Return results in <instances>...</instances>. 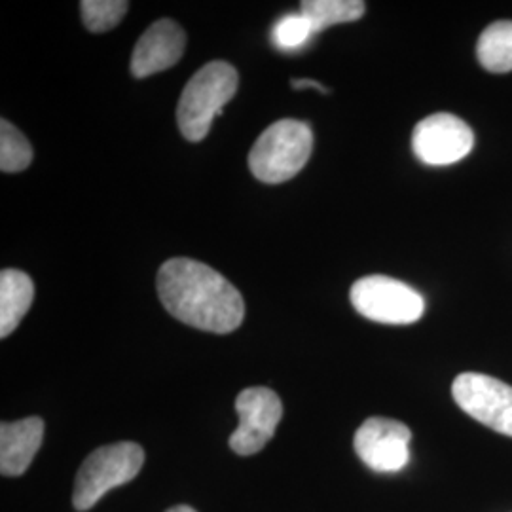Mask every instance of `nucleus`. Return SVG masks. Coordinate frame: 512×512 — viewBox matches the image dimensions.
Returning <instances> with one entry per match:
<instances>
[{
  "mask_svg": "<svg viewBox=\"0 0 512 512\" xmlns=\"http://www.w3.org/2000/svg\"><path fill=\"white\" fill-rule=\"evenodd\" d=\"M291 86H293V90H317V92L323 93V95L330 93L327 86H323V84H319L315 80H310V78H298V80L294 78V80H291Z\"/></svg>",
  "mask_w": 512,
  "mask_h": 512,
  "instance_id": "nucleus-18",
  "label": "nucleus"
},
{
  "mask_svg": "<svg viewBox=\"0 0 512 512\" xmlns=\"http://www.w3.org/2000/svg\"><path fill=\"white\" fill-rule=\"evenodd\" d=\"M145 465V450L137 442H116L97 448L84 459L74 482L76 511H90L103 495L131 482Z\"/></svg>",
  "mask_w": 512,
  "mask_h": 512,
  "instance_id": "nucleus-4",
  "label": "nucleus"
},
{
  "mask_svg": "<svg viewBox=\"0 0 512 512\" xmlns=\"http://www.w3.org/2000/svg\"><path fill=\"white\" fill-rule=\"evenodd\" d=\"M313 35L315 33L311 29L310 21L304 18L300 12L279 19L274 27V33H272L275 44L281 50H289V52L302 48Z\"/></svg>",
  "mask_w": 512,
  "mask_h": 512,
  "instance_id": "nucleus-17",
  "label": "nucleus"
},
{
  "mask_svg": "<svg viewBox=\"0 0 512 512\" xmlns=\"http://www.w3.org/2000/svg\"><path fill=\"white\" fill-rule=\"evenodd\" d=\"M44 437V421L33 416L25 420L4 421L0 425V473L21 476L37 456Z\"/></svg>",
  "mask_w": 512,
  "mask_h": 512,
  "instance_id": "nucleus-11",
  "label": "nucleus"
},
{
  "mask_svg": "<svg viewBox=\"0 0 512 512\" xmlns=\"http://www.w3.org/2000/svg\"><path fill=\"white\" fill-rule=\"evenodd\" d=\"M186 48L183 27L173 19L154 21L143 37L139 38L133 57L131 74L135 78H147L162 73L179 63Z\"/></svg>",
  "mask_w": 512,
  "mask_h": 512,
  "instance_id": "nucleus-10",
  "label": "nucleus"
},
{
  "mask_svg": "<svg viewBox=\"0 0 512 512\" xmlns=\"http://www.w3.org/2000/svg\"><path fill=\"white\" fill-rule=\"evenodd\" d=\"M165 512H196L192 507H186V505H177V507H173V509H169V511Z\"/></svg>",
  "mask_w": 512,
  "mask_h": 512,
  "instance_id": "nucleus-19",
  "label": "nucleus"
},
{
  "mask_svg": "<svg viewBox=\"0 0 512 512\" xmlns=\"http://www.w3.org/2000/svg\"><path fill=\"white\" fill-rule=\"evenodd\" d=\"M239 427L230 437V448L239 456L258 454L274 437L283 418V404L268 387H247L236 399Z\"/></svg>",
  "mask_w": 512,
  "mask_h": 512,
  "instance_id": "nucleus-7",
  "label": "nucleus"
},
{
  "mask_svg": "<svg viewBox=\"0 0 512 512\" xmlns=\"http://www.w3.org/2000/svg\"><path fill=\"white\" fill-rule=\"evenodd\" d=\"M476 57L490 73L512 71V21H495L488 25L478 38Z\"/></svg>",
  "mask_w": 512,
  "mask_h": 512,
  "instance_id": "nucleus-13",
  "label": "nucleus"
},
{
  "mask_svg": "<svg viewBox=\"0 0 512 512\" xmlns=\"http://www.w3.org/2000/svg\"><path fill=\"white\" fill-rule=\"evenodd\" d=\"M412 431L397 420L368 418L355 433V452L376 473H397L410 459Z\"/></svg>",
  "mask_w": 512,
  "mask_h": 512,
  "instance_id": "nucleus-9",
  "label": "nucleus"
},
{
  "mask_svg": "<svg viewBox=\"0 0 512 512\" xmlns=\"http://www.w3.org/2000/svg\"><path fill=\"white\" fill-rule=\"evenodd\" d=\"M475 147V133L461 118L437 112L423 118L414 128L412 148L427 165L458 164Z\"/></svg>",
  "mask_w": 512,
  "mask_h": 512,
  "instance_id": "nucleus-8",
  "label": "nucleus"
},
{
  "mask_svg": "<svg viewBox=\"0 0 512 512\" xmlns=\"http://www.w3.org/2000/svg\"><path fill=\"white\" fill-rule=\"evenodd\" d=\"M33 162V147L27 137L8 120L0 122V169L19 173Z\"/></svg>",
  "mask_w": 512,
  "mask_h": 512,
  "instance_id": "nucleus-15",
  "label": "nucleus"
},
{
  "mask_svg": "<svg viewBox=\"0 0 512 512\" xmlns=\"http://www.w3.org/2000/svg\"><path fill=\"white\" fill-rule=\"evenodd\" d=\"M158 294L175 319L194 329L228 334L245 317L238 289L211 266L192 258H171L158 272Z\"/></svg>",
  "mask_w": 512,
  "mask_h": 512,
  "instance_id": "nucleus-1",
  "label": "nucleus"
},
{
  "mask_svg": "<svg viewBox=\"0 0 512 512\" xmlns=\"http://www.w3.org/2000/svg\"><path fill=\"white\" fill-rule=\"evenodd\" d=\"M363 0H304L300 14L311 23L313 33H321L338 23H349L365 16Z\"/></svg>",
  "mask_w": 512,
  "mask_h": 512,
  "instance_id": "nucleus-14",
  "label": "nucleus"
},
{
  "mask_svg": "<svg viewBox=\"0 0 512 512\" xmlns=\"http://www.w3.org/2000/svg\"><path fill=\"white\" fill-rule=\"evenodd\" d=\"M313 131L310 124L285 118L264 129L249 152V169L258 181L285 183L296 177L310 160Z\"/></svg>",
  "mask_w": 512,
  "mask_h": 512,
  "instance_id": "nucleus-3",
  "label": "nucleus"
},
{
  "mask_svg": "<svg viewBox=\"0 0 512 512\" xmlns=\"http://www.w3.org/2000/svg\"><path fill=\"white\" fill-rule=\"evenodd\" d=\"M35 300V283L19 270L0 274V336L8 338L27 315Z\"/></svg>",
  "mask_w": 512,
  "mask_h": 512,
  "instance_id": "nucleus-12",
  "label": "nucleus"
},
{
  "mask_svg": "<svg viewBox=\"0 0 512 512\" xmlns=\"http://www.w3.org/2000/svg\"><path fill=\"white\" fill-rule=\"evenodd\" d=\"M452 395L459 408L473 420L512 437V387L497 378L463 372L454 380Z\"/></svg>",
  "mask_w": 512,
  "mask_h": 512,
  "instance_id": "nucleus-6",
  "label": "nucleus"
},
{
  "mask_svg": "<svg viewBox=\"0 0 512 512\" xmlns=\"http://www.w3.org/2000/svg\"><path fill=\"white\" fill-rule=\"evenodd\" d=\"M349 298L363 317L384 325H412L425 311L418 291L387 275L361 277L353 283Z\"/></svg>",
  "mask_w": 512,
  "mask_h": 512,
  "instance_id": "nucleus-5",
  "label": "nucleus"
},
{
  "mask_svg": "<svg viewBox=\"0 0 512 512\" xmlns=\"http://www.w3.org/2000/svg\"><path fill=\"white\" fill-rule=\"evenodd\" d=\"M129 2L126 0H84L80 2L82 21L88 31L105 33L114 29L128 14Z\"/></svg>",
  "mask_w": 512,
  "mask_h": 512,
  "instance_id": "nucleus-16",
  "label": "nucleus"
},
{
  "mask_svg": "<svg viewBox=\"0 0 512 512\" xmlns=\"http://www.w3.org/2000/svg\"><path fill=\"white\" fill-rule=\"evenodd\" d=\"M239 74L226 61H213L202 67L184 86L177 107V122L190 143H200L213 120L222 114L238 92Z\"/></svg>",
  "mask_w": 512,
  "mask_h": 512,
  "instance_id": "nucleus-2",
  "label": "nucleus"
}]
</instances>
